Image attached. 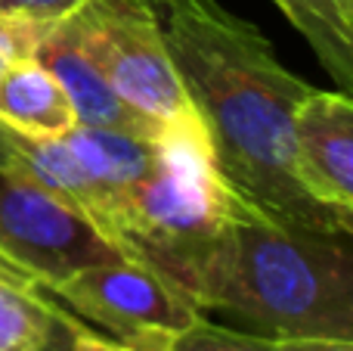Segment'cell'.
Listing matches in <instances>:
<instances>
[{"label":"cell","mask_w":353,"mask_h":351,"mask_svg":"<svg viewBox=\"0 0 353 351\" xmlns=\"http://www.w3.org/2000/svg\"><path fill=\"white\" fill-rule=\"evenodd\" d=\"M159 19L220 180L276 221L353 234L307 196L294 171L292 118L313 84L282 66L254 22L217 0H159Z\"/></svg>","instance_id":"1"},{"label":"cell","mask_w":353,"mask_h":351,"mask_svg":"<svg viewBox=\"0 0 353 351\" xmlns=\"http://www.w3.org/2000/svg\"><path fill=\"white\" fill-rule=\"evenodd\" d=\"M87 59L109 84L161 124H201L171 62L159 0H81L68 12Z\"/></svg>","instance_id":"4"},{"label":"cell","mask_w":353,"mask_h":351,"mask_svg":"<svg viewBox=\"0 0 353 351\" xmlns=\"http://www.w3.org/2000/svg\"><path fill=\"white\" fill-rule=\"evenodd\" d=\"M78 327H81L78 317H72L65 308H62V314H59V321H56L50 339L43 342L37 351H74V330Z\"/></svg>","instance_id":"16"},{"label":"cell","mask_w":353,"mask_h":351,"mask_svg":"<svg viewBox=\"0 0 353 351\" xmlns=\"http://www.w3.org/2000/svg\"><path fill=\"white\" fill-rule=\"evenodd\" d=\"M165 351H273V342L254 333L214 327L205 317H199L192 327L176 333Z\"/></svg>","instance_id":"13"},{"label":"cell","mask_w":353,"mask_h":351,"mask_svg":"<svg viewBox=\"0 0 353 351\" xmlns=\"http://www.w3.org/2000/svg\"><path fill=\"white\" fill-rule=\"evenodd\" d=\"M81 0H0V12H25L37 19H62Z\"/></svg>","instance_id":"14"},{"label":"cell","mask_w":353,"mask_h":351,"mask_svg":"<svg viewBox=\"0 0 353 351\" xmlns=\"http://www.w3.org/2000/svg\"><path fill=\"white\" fill-rule=\"evenodd\" d=\"M273 351H353L350 339H323V336H301V339H270Z\"/></svg>","instance_id":"15"},{"label":"cell","mask_w":353,"mask_h":351,"mask_svg":"<svg viewBox=\"0 0 353 351\" xmlns=\"http://www.w3.org/2000/svg\"><path fill=\"white\" fill-rule=\"evenodd\" d=\"M0 122L10 131L34 140L65 137L78 128L74 109L59 78L37 59L10 66L0 78Z\"/></svg>","instance_id":"9"},{"label":"cell","mask_w":353,"mask_h":351,"mask_svg":"<svg viewBox=\"0 0 353 351\" xmlns=\"http://www.w3.org/2000/svg\"><path fill=\"white\" fill-rule=\"evenodd\" d=\"M288 22L307 37L325 72L353 87V0H288Z\"/></svg>","instance_id":"10"},{"label":"cell","mask_w":353,"mask_h":351,"mask_svg":"<svg viewBox=\"0 0 353 351\" xmlns=\"http://www.w3.org/2000/svg\"><path fill=\"white\" fill-rule=\"evenodd\" d=\"M62 308L50 296L0 277V351H37L50 339Z\"/></svg>","instance_id":"11"},{"label":"cell","mask_w":353,"mask_h":351,"mask_svg":"<svg viewBox=\"0 0 353 351\" xmlns=\"http://www.w3.org/2000/svg\"><path fill=\"white\" fill-rule=\"evenodd\" d=\"M41 66H47L50 72L59 78L62 91H65L68 103L74 109L81 128H97V131H115V134L128 137H143V140H161L165 134H171V124H161L155 118H149L146 112H140L137 106H130L115 87L109 84L103 72L87 59V53L81 50L78 35H74L68 16L56 19L50 35L43 37V44L37 47L34 56ZM180 128V124H176Z\"/></svg>","instance_id":"8"},{"label":"cell","mask_w":353,"mask_h":351,"mask_svg":"<svg viewBox=\"0 0 353 351\" xmlns=\"http://www.w3.org/2000/svg\"><path fill=\"white\" fill-rule=\"evenodd\" d=\"M43 296L59 298L72 317L137 351H165L168 342L201 317L186 290L134 258L74 271Z\"/></svg>","instance_id":"6"},{"label":"cell","mask_w":353,"mask_h":351,"mask_svg":"<svg viewBox=\"0 0 353 351\" xmlns=\"http://www.w3.org/2000/svg\"><path fill=\"white\" fill-rule=\"evenodd\" d=\"M230 196L232 190L214 168L205 128L180 124L149 143L93 227L124 258L155 267L195 302L223 234Z\"/></svg>","instance_id":"3"},{"label":"cell","mask_w":353,"mask_h":351,"mask_svg":"<svg viewBox=\"0 0 353 351\" xmlns=\"http://www.w3.org/2000/svg\"><path fill=\"white\" fill-rule=\"evenodd\" d=\"M273 3H276V6H279V10H282V12H285V10H288V0H273Z\"/></svg>","instance_id":"19"},{"label":"cell","mask_w":353,"mask_h":351,"mask_svg":"<svg viewBox=\"0 0 353 351\" xmlns=\"http://www.w3.org/2000/svg\"><path fill=\"white\" fill-rule=\"evenodd\" d=\"M0 165H12V131L0 122Z\"/></svg>","instance_id":"18"},{"label":"cell","mask_w":353,"mask_h":351,"mask_svg":"<svg viewBox=\"0 0 353 351\" xmlns=\"http://www.w3.org/2000/svg\"><path fill=\"white\" fill-rule=\"evenodd\" d=\"M74 351H137V348L121 345V342L109 339V336H103V333H93L90 327L81 323V327L74 330Z\"/></svg>","instance_id":"17"},{"label":"cell","mask_w":353,"mask_h":351,"mask_svg":"<svg viewBox=\"0 0 353 351\" xmlns=\"http://www.w3.org/2000/svg\"><path fill=\"white\" fill-rule=\"evenodd\" d=\"M195 305L248 323L263 339L353 342L350 234L276 221L232 193Z\"/></svg>","instance_id":"2"},{"label":"cell","mask_w":353,"mask_h":351,"mask_svg":"<svg viewBox=\"0 0 353 351\" xmlns=\"http://www.w3.org/2000/svg\"><path fill=\"white\" fill-rule=\"evenodd\" d=\"M294 171L313 202L353 230V103L313 87L292 118Z\"/></svg>","instance_id":"7"},{"label":"cell","mask_w":353,"mask_h":351,"mask_svg":"<svg viewBox=\"0 0 353 351\" xmlns=\"http://www.w3.org/2000/svg\"><path fill=\"white\" fill-rule=\"evenodd\" d=\"M53 22L56 19H37L25 12H0V78L16 62L34 59Z\"/></svg>","instance_id":"12"},{"label":"cell","mask_w":353,"mask_h":351,"mask_svg":"<svg viewBox=\"0 0 353 351\" xmlns=\"http://www.w3.org/2000/svg\"><path fill=\"white\" fill-rule=\"evenodd\" d=\"M124 258L81 211L12 165H0V277L50 292L74 271Z\"/></svg>","instance_id":"5"}]
</instances>
